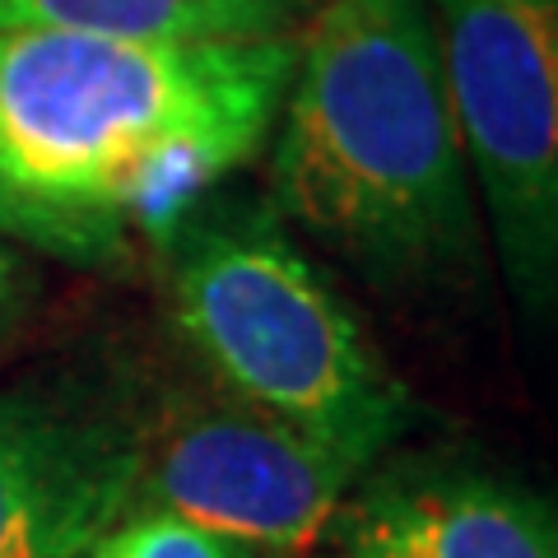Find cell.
Instances as JSON below:
<instances>
[{
  "instance_id": "6",
  "label": "cell",
  "mask_w": 558,
  "mask_h": 558,
  "mask_svg": "<svg viewBox=\"0 0 558 558\" xmlns=\"http://www.w3.org/2000/svg\"><path fill=\"white\" fill-rule=\"evenodd\" d=\"M135 508L131 438L0 396V558H84Z\"/></svg>"
},
{
  "instance_id": "9",
  "label": "cell",
  "mask_w": 558,
  "mask_h": 558,
  "mask_svg": "<svg viewBox=\"0 0 558 558\" xmlns=\"http://www.w3.org/2000/svg\"><path fill=\"white\" fill-rule=\"evenodd\" d=\"M84 558H260V554L186 526V521L168 517V512L131 508L84 549Z\"/></svg>"
},
{
  "instance_id": "7",
  "label": "cell",
  "mask_w": 558,
  "mask_h": 558,
  "mask_svg": "<svg viewBox=\"0 0 558 558\" xmlns=\"http://www.w3.org/2000/svg\"><path fill=\"white\" fill-rule=\"evenodd\" d=\"M340 558H558L539 498L470 470H405L349 494Z\"/></svg>"
},
{
  "instance_id": "8",
  "label": "cell",
  "mask_w": 558,
  "mask_h": 558,
  "mask_svg": "<svg viewBox=\"0 0 558 558\" xmlns=\"http://www.w3.org/2000/svg\"><path fill=\"white\" fill-rule=\"evenodd\" d=\"M303 0H0V28L117 43H270Z\"/></svg>"
},
{
  "instance_id": "5",
  "label": "cell",
  "mask_w": 558,
  "mask_h": 558,
  "mask_svg": "<svg viewBox=\"0 0 558 558\" xmlns=\"http://www.w3.org/2000/svg\"><path fill=\"white\" fill-rule=\"evenodd\" d=\"M135 508L260 558H307L336 531L363 470L223 391L172 396L131 438Z\"/></svg>"
},
{
  "instance_id": "3",
  "label": "cell",
  "mask_w": 558,
  "mask_h": 558,
  "mask_svg": "<svg viewBox=\"0 0 558 558\" xmlns=\"http://www.w3.org/2000/svg\"><path fill=\"white\" fill-rule=\"evenodd\" d=\"M182 340L238 405L368 470L410 424V396L354 312L266 205L182 209L163 229Z\"/></svg>"
},
{
  "instance_id": "10",
  "label": "cell",
  "mask_w": 558,
  "mask_h": 558,
  "mask_svg": "<svg viewBox=\"0 0 558 558\" xmlns=\"http://www.w3.org/2000/svg\"><path fill=\"white\" fill-rule=\"evenodd\" d=\"M10 293V256H5V247H0V299Z\"/></svg>"
},
{
  "instance_id": "11",
  "label": "cell",
  "mask_w": 558,
  "mask_h": 558,
  "mask_svg": "<svg viewBox=\"0 0 558 558\" xmlns=\"http://www.w3.org/2000/svg\"><path fill=\"white\" fill-rule=\"evenodd\" d=\"M330 558H340V554H330Z\"/></svg>"
},
{
  "instance_id": "2",
  "label": "cell",
  "mask_w": 558,
  "mask_h": 558,
  "mask_svg": "<svg viewBox=\"0 0 558 558\" xmlns=\"http://www.w3.org/2000/svg\"><path fill=\"white\" fill-rule=\"evenodd\" d=\"M275 145L279 209L377 289L470 270L475 182L428 0H326Z\"/></svg>"
},
{
  "instance_id": "1",
  "label": "cell",
  "mask_w": 558,
  "mask_h": 558,
  "mask_svg": "<svg viewBox=\"0 0 558 558\" xmlns=\"http://www.w3.org/2000/svg\"><path fill=\"white\" fill-rule=\"evenodd\" d=\"M299 43L0 28V229L70 256L163 238L266 145Z\"/></svg>"
},
{
  "instance_id": "4",
  "label": "cell",
  "mask_w": 558,
  "mask_h": 558,
  "mask_svg": "<svg viewBox=\"0 0 558 558\" xmlns=\"http://www.w3.org/2000/svg\"><path fill=\"white\" fill-rule=\"evenodd\" d=\"M447 102L531 326L558 293V0H428Z\"/></svg>"
}]
</instances>
